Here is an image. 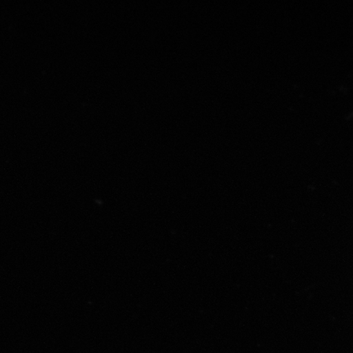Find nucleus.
Listing matches in <instances>:
<instances>
[]
</instances>
